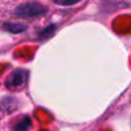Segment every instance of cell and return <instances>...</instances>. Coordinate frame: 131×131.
Returning a JSON list of instances; mask_svg holds the SVG:
<instances>
[{"label":"cell","instance_id":"3","mask_svg":"<svg viewBox=\"0 0 131 131\" xmlns=\"http://www.w3.org/2000/svg\"><path fill=\"white\" fill-rule=\"evenodd\" d=\"M2 27H3V30H5L6 32L11 33V34H20L28 29L27 25H25V24L11 23V21H5Z\"/></svg>","mask_w":131,"mask_h":131},{"label":"cell","instance_id":"2","mask_svg":"<svg viewBox=\"0 0 131 131\" xmlns=\"http://www.w3.org/2000/svg\"><path fill=\"white\" fill-rule=\"evenodd\" d=\"M28 80V72L24 69H16L6 80V86L9 88H20Z\"/></svg>","mask_w":131,"mask_h":131},{"label":"cell","instance_id":"4","mask_svg":"<svg viewBox=\"0 0 131 131\" xmlns=\"http://www.w3.org/2000/svg\"><path fill=\"white\" fill-rule=\"evenodd\" d=\"M32 127V121L30 117L25 116L20 121H18L13 126V131H30Z\"/></svg>","mask_w":131,"mask_h":131},{"label":"cell","instance_id":"1","mask_svg":"<svg viewBox=\"0 0 131 131\" xmlns=\"http://www.w3.org/2000/svg\"><path fill=\"white\" fill-rule=\"evenodd\" d=\"M47 11L48 8L40 2H25L14 8L13 14L18 17L31 18L44 15Z\"/></svg>","mask_w":131,"mask_h":131},{"label":"cell","instance_id":"5","mask_svg":"<svg viewBox=\"0 0 131 131\" xmlns=\"http://www.w3.org/2000/svg\"><path fill=\"white\" fill-rule=\"evenodd\" d=\"M55 29H56V25H54V24L45 27L44 29H42V30L38 33V39H39V40H44V39L49 38V37L54 33Z\"/></svg>","mask_w":131,"mask_h":131},{"label":"cell","instance_id":"6","mask_svg":"<svg viewBox=\"0 0 131 131\" xmlns=\"http://www.w3.org/2000/svg\"><path fill=\"white\" fill-rule=\"evenodd\" d=\"M80 1H82V0H52L53 3L61 5V6H71V5L79 3Z\"/></svg>","mask_w":131,"mask_h":131}]
</instances>
